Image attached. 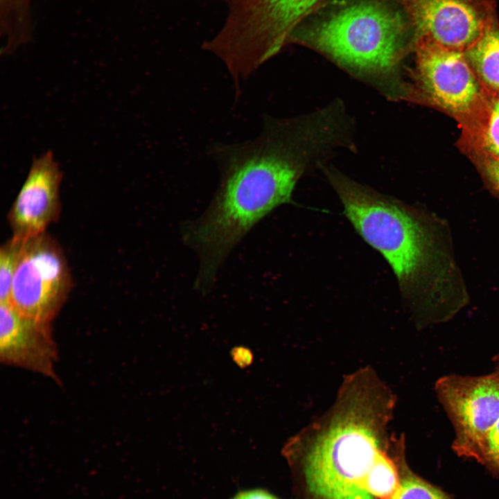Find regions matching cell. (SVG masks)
<instances>
[{
	"mask_svg": "<svg viewBox=\"0 0 499 499\" xmlns=\"http://www.w3.org/2000/svg\"><path fill=\"white\" fill-rule=\"evenodd\" d=\"M208 152L219 168V184L200 216L180 227L183 242L198 256L194 288L202 294L210 292L230 252L257 223L277 207L293 203L298 180L316 164L309 140L270 117L256 139L213 143Z\"/></svg>",
	"mask_w": 499,
	"mask_h": 499,
	"instance_id": "6da1fadb",
	"label": "cell"
},
{
	"mask_svg": "<svg viewBox=\"0 0 499 499\" xmlns=\"http://www.w3.org/2000/svg\"><path fill=\"white\" fill-rule=\"evenodd\" d=\"M392 401L369 385H344L323 422L287 444L304 499H394L405 453L403 439L386 433Z\"/></svg>",
	"mask_w": 499,
	"mask_h": 499,
	"instance_id": "7a4b0ae2",
	"label": "cell"
},
{
	"mask_svg": "<svg viewBox=\"0 0 499 499\" xmlns=\"http://www.w3.org/2000/svg\"><path fill=\"white\" fill-rule=\"evenodd\" d=\"M320 169L356 231L392 268L403 299L419 318L447 321L467 304L469 294L442 220L331 166Z\"/></svg>",
	"mask_w": 499,
	"mask_h": 499,
	"instance_id": "3957f363",
	"label": "cell"
},
{
	"mask_svg": "<svg viewBox=\"0 0 499 499\" xmlns=\"http://www.w3.org/2000/svg\"><path fill=\"white\" fill-rule=\"evenodd\" d=\"M290 44L319 53L388 100L409 96L402 64L414 50V35L398 0L324 3L296 28Z\"/></svg>",
	"mask_w": 499,
	"mask_h": 499,
	"instance_id": "277c9868",
	"label": "cell"
},
{
	"mask_svg": "<svg viewBox=\"0 0 499 499\" xmlns=\"http://www.w3.org/2000/svg\"><path fill=\"white\" fill-rule=\"evenodd\" d=\"M220 35L242 59L262 65L289 44L296 28L327 0H225Z\"/></svg>",
	"mask_w": 499,
	"mask_h": 499,
	"instance_id": "5b68a950",
	"label": "cell"
},
{
	"mask_svg": "<svg viewBox=\"0 0 499 499\" xmlns=\"http://www.w3.org/2000/svg\"><path fill=\"white\" fill-rule=\"evenodd\" d=\"M72 286L70 268L61 246L44 232L26 239L8 301L21 314L51 324Z\"/></svg>",
	"mask_w": 499,
	"mask_h": 499,
	"instance_id": "8992f818",
	"label": "cell"
},
{
	"mask_svg": "<svg viewBox=\"0 0 499 499\" xmlns=\"http://www.w3.org/2000/svg\"><path fill=\"white\" fill-rule=\"evenodd\" d=\"M435 389L455 429L453 450L480 462L486 437L499 419V376L448 375Z\"/></svg>",
	"mask_w": 499,
	"mask_h": 499,
	"instance_id": "52a82bcc",
	"label": "cell"
},
{
	"mask_svg": "<svg viewBox=\"0 0 499 499\" xmlns=\"http://www.w3.org/2000/svg\"><path fill=\"white\" fill-rule=\"evenodd\" d=\"M413 51L417 85L434 104L458 115L471 112L479 103L482 85L463 51L426 37L415 40Z\"/></svg>",
	"mask_w": 499,
	"mask_h": 499,
	"instance_id": "ba28073f",
	"label": "cell"
},
{
	"mask_svg": "<svg viewBox=\"0 0 499 499\" xmlns=\"http://www.w3.org/2000/svg\"><path fill=\"white\" fill-rule=\"evenodd\" d=\"M414 35L453 50L473 44L497 15L495 0H398Z\"/></svg>",
	"mask_w": 499,
	"mask_h": 499,
	"instance_id": "9c48e42d",
	"label": "cell"
},
{
	"mask_svg": "<svg viewBox=\"0 0 499 499\" xmlns=\"http://www.w3.org/2000/svg\"><path fill=\"white\" fill-rule=\"evenodd\" d=\"M62 177L51 151L33 157L27 177L8 214L13 236L27 239L38 236L58 220Z\"/></svg>",
	"mask_w": 499,
	"mask_h": 499,
	"instance_id": "30bf717a",
	"label": "cell"
},
{
	"mask_svg": "<svg viewBox=\"0 0 499 499\" xmlns=\"http://www.w3.org/2000/svg\"><path fill=\"white\" fill-rule=\"evenodd\" d=\"M0 360L57 381L58 353L51 324L21 314L9 301L1 302Z\"/></svg>",
	"mask_w": 499,
	"mask_h": 499,
	"instance_id": "8fae6325",
	"label": "cell"
},
{
	"mask_svg": "<svg viewBox=\"0 0 499 499\" xmlns=\"http://www.w3.org/2000/svg\"><path fill=\"white\" fill-rule=\"evenodd\" d=\"M464 53L482 85L499 94V19L497 15L478 40Z\"/></svg>",
	"mask_w": 499,
	"mask_h": 499,
	"instance_id": "7c38bea8",
	"label": "cell"
},
{
	"mask_svg": "<svg viewBox=\"0 0 499 499\" xmlns=\"http://www.w3.org/2000/svg\"><path fill=\"white\" fill-rule=\"evenodd\" d=\"M31 0H0L1 33L6 39L3 53H12L32 38Z\"/></svg>",
	"mask_w": 499,
	"mask_h": 499,
	"instance_id": "4fadbf2b",
	"label": "cell"
},
{
	"mask_svg": "<svg viewBox=\"0 0 499 499\" xmlns=\"http://www.w3.org/2000/svg\"><path fill=\"white\" fill-rule=\"evenodd\" d=\"M401 480L394 499H453L450 495L413 473L405 458L400 467Z\"/></svg>",
	"mask_w": 499,
	"mask_h": 499,
	"instance_id": "5bb4252c",
	"label": "cell"
},
{
	"mask_svg": "<svg viewBox=\"0 0 499 499\" xmlns=\"http://www.w3.org/2000/svg\"><path fill=\"white\" fill-rule=\"evenodd\" d=\"M26 239L13 236L0 249V301H8Z\"/></svg>",
	"mask_w": 499,
	"mask_h": 499,
	"instance_id": "9a60e30c",
	"label": "cell"
},
{
	"mask_svg": "<svg viewBox=\"0 0 499 499\" xmlns=\"http://www.w3.org/2000/svg\"><path fill=\"white\" fill-rule=\"evenodd\" d=\"M481 144L488 157L499 158V94L489 105L481 133Z\"/></svg>",
	"mask_w": 499,
	"mask_h": 499,
	"instance_id": "2e32d148",
	"label": "cell"
},
{
	"mask_svg": "<svg viewBox=\"0 0 499 499\" xmlns=\"http://www.w3.org/2000/svg\"><path fill=\"white\" fill-rule=\"evenodd\" d=\"M480 463L493 475H499V419L486 437Z\"/></svg>",
	"mask_w": 499,
	"mask_h": 499,
	"instance_id": "e0dca14e",
	"label": "cell"
},
{
	"mask_svg": "<svg viewBox=\"0 0 499 499\" xmlns=\"http://www.w3.org/2000/svg\"><path fill=\"white\" fill-rule=\"evenodd\" d=\"M482 172L489 184L499 195V158L487 157L482 164Z\"/></svg>",
	"mask_w": 499,
	"mask_h": 499,
	"instance_id": "ac0fdd59",
	"label": "cell"
},
{
	"mask_svg": "<svg viewBox=\"0 0 499 499\" xmlns=\"http://www.w3.org/2000/svg\"><path fill=\"white\" fill-rule=\"evenodd\" d=\"M233 360L240 367L249 366L253 360V356L249 349L243 347L234 348L231 352Z\"/></svg>",
	"mask_w": 499,
	"mask_h": 499,
	"instance_id": "d6986e66",
	"label": "cell"
},
{
	"mask_svg": "<svg viewBox=\"0 0 499 499\" xmlns=\"http://www.w3.org/2000/svg\"><path fill=\"white\" fill-rule=\"evenodd\" d=\"M232 499H279L263 489H251L238 492Z\"/></svg>",
	"mask_w": 499,
	"mask_h": 499,
	"instance_id": "ffe728a7",
	"label": "cell"
},
{
	"mask_svg": "<svg viewBox=\"0 0 499 499\" xmlns=\"http://www.w3.org/2000/svg\"><path fill=\"white\" fill-rule=\"evenodd\" d=\"M493 373L499 376V356L496 360V368Z\"/></svg>",
	"mask_w": 499,
	"mask_h": 499,
	"instance_id": "44dd1931",
	"label": "cell"
}]
</instances>
